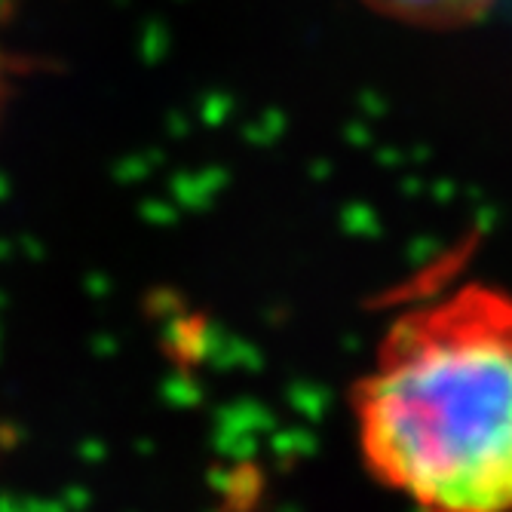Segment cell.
Masks as SVG:
<instances>
[{"label": "cell", "mask_w": 512, "mask_h": 512, "mask_svg": "<svg viewBox=\"0 0 512 512\" xmlns=\"http://www.w3.org/2000/svg\"><path fill=\"white\" fill-rule=\"evenodd\" d=\"M368 473L414 512H512V292L405 310L353 390Z\"/></svg>", "instance_id": "cell-1"}, {"label": "cell", "mask_w": 512, "mask_h": 512, "mask_svg": "<svg viewBox=\"0 0 512 512\" xmlns=\"http://www.w3.org/2000/svg\"><path fill=\"white\" fill-rule=\"evenodd\" d=\"M387 16H396L411 25H467L479 19L494 0H368Z\"/></svg>", "instance_id": "cell-2"}, {"label": "cell", "mask_w": 512, "mask_h": 512, "mask_svg": "<svg viewBox=\"0 0 512 512\" xmlns=\"http://www.w3.org/2000/svg\"><path fill=\"white\" fill-rule=\"evenodd\" d=\"M166 322V338H163V347H166V356L181 368L188 371L194 365H200L212 347H215V329L212 322L200 313H172L163 319Z\"/></svg>", "instance_id": "cell-3"}, {"label": "cell", "mask_w": 512, "mask_h": 512, "mask_svg": "<svg viewBox=\"0 0 512 512\" xmlns=\"http://www.w3.org/2000/svg\"><path fill=\"white\" fill-rule=\"evenodd\" d=\"M255 494V473L249 470H234L224 479V506L243 512L249 509V497Z\"/></svg>", "instance_id": "cell-4"}]
</instances>
